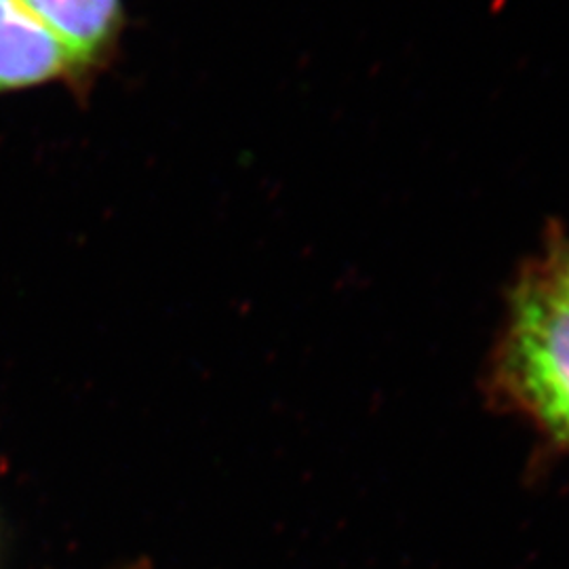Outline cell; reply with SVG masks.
<instances>
[{
  "instance_id": "cell-4",
  "label": "cell",
  "mask_w": 569,
  "mask_h": 569,
  "mask_svg": "<svg viewBox=\"0 0 569 569\" xmlns=\"http://www.w3.org/2000/svg\"><path fill=\"white\" fill-rule=\"evenodd\" d=\"M550 272L557 279V283L563 287V291L569 296V249L561 253L559 258H552L549 262Z\"/></svg>"
},
{
  "instance_id": "cell-3",
  "label": "cell",
  "mask_w": 569,
  "mask_h": 569,
  "mask_svg": "<svg viewBox=\"0 0 569 569\" xmlns=\"http://www.w3.org/2000/svg\"><path fill=\"white\" fill-rule=\"evenodd\" d=\"M89 68L121 28V0H18Z\"/></svg>"
},
{
  "instance_id": "cell-1",
  "label": "cell",
  "mask_w": 569,
  "mask_h": 569,
  "mask_svg": "<svg viewBox=\"0 0 569 569\" xmlns=\"http://www.w3.org/2000/svg\"><path fill=\"white\" fill-rule=\"evenodd\" d=\"M498 378L533 425L569 449V296L549 266L515 289Z\"/></svg>"
},
{
  "instance_id": "cell-2",
  "label": "cell",
  "mask_w": 569,
  "mask_h": 569,
  "mask_svg": "<svg viewBox=\"0 0 569 569\" xmlns=\"http://www.w3.org/2000/svg\"><path fill=\"white\" fill-rule=\"evenodd\" d=\"M74 51L18 0H0V93L84 72Z\"/></svg>"
}]
</instances>
